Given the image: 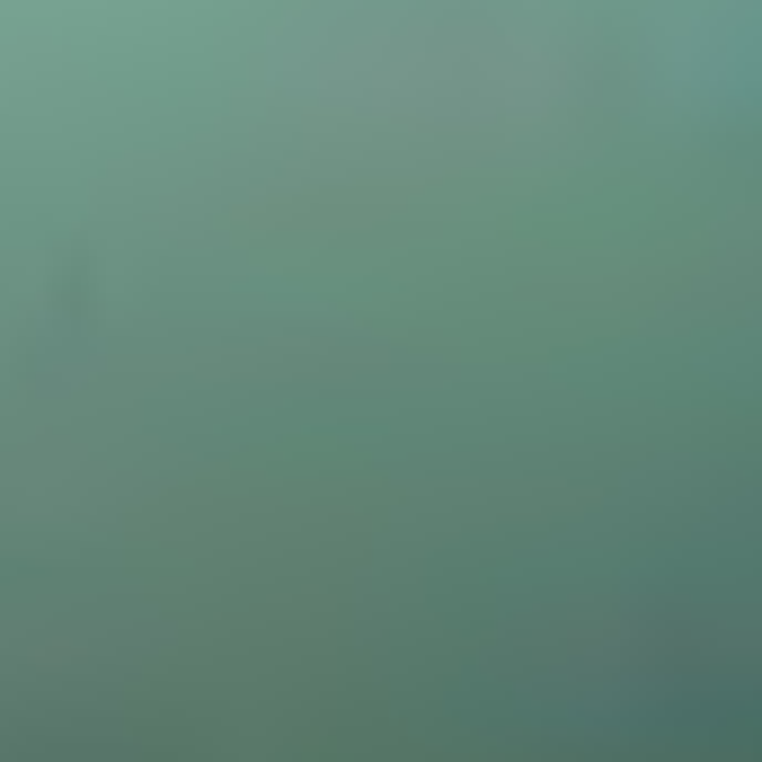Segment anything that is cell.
Returning a JSON list of instances; mask_svg holds the SVG:
<instances>
[{"mask_svg":"<svg viewBox=\"0 0 762 762\" xmlns=\"http://www.w3.org/2000/svg\"><path fill=\"white\" fill-rule=\"evenodd\" d=\"M648 762H656V753H648Z\"/></svg>","mask_w":762,"mask_h":762,"instance_id":"6da1fadb","label":"cell"}]
</instances>
